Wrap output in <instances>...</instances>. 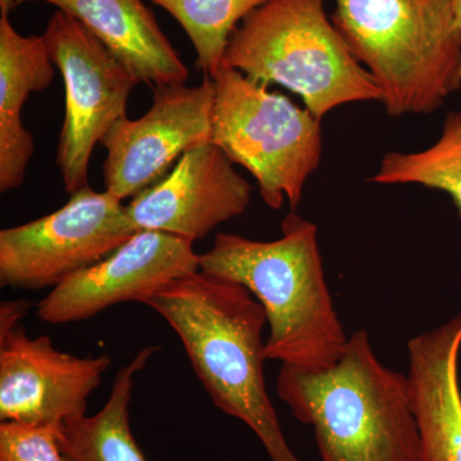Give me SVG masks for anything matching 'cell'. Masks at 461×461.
Listing matches in <instances>:
<instances>
[{
  "instance_id": "20",
  "label": "cell",
  "mask_w": 461,
  "mask_h": 461,
  "mask_svg": "<svg viewBox=\"0 0 461 461\" xmlns=\"http://www.w3.org/2000/svg\"><path fill=\"white\" fill-rule=\"evenodd\" d=\"M32 304L26 299L5 300L0 304V339L7 338L27 317Z\"/></svg>"
},
{
  "instance_id": "12",
  "label": "cell",
  "mask_w": 461,
  "mask_h": 461,
  "mask_svg": "<svg viewBox=\"0 0 461 461\" xmlns=\"http://www.w3.org/2000/svg\"><path fill=\"white\" fill-rule=\"evenodd\" d=\"M251 186L214 142L190 149L154 186L126 205L138 230L195 242L248 211Z\"/></svg>"
},
{
  "instance_id": "11",
  "label": "cell",
  "mask_w": 461,
  "mask_h": 461,
  "mask_svg": "<svg viewBox=\"0 0 461 461\" xmlns=\"http://www.w3.org/2000/svg\"><path fill=\"white\" fill-rule=\"evenodd\" d=\"M111 366L107 354L63 353L50 336L32 338L21 324L0 339V421L58 429L80 420Z\"/></svg>"
},
{
  "instance_id": "4",
  "label": "cell",
  "mask_w": 461,
  "mask_h": 461,
  "mask_svg": "<svg viewBox=\"0 0 461 461\" xmlns=\"http://www.w3.org/2000/svg\"><path fill=\"white\" fill-rule=\"evenodd\" d=\"M333 25L391 117L430 114L461 90L454 0H333Z\"/></svg>"
},
{
  "instance_id": "2",
  "label": "cell",
  "mask_w": 461,
  "mask_h": 461,
  "mask_svg": "<svg viewBox=\"0 0 461 461\" xmlns=\"http://www.w3.org/2000/svg\"><path fill=\"white\" fill-rule=\"evenodd\" d=\"M281 232L273 241L218 233L211 250L200 254L199 271L242 285L262 304L269 326L267 360L326 368L348 338L327 285L318 227L291 211Z\"/></svg>"
},
{
  "instance_id": "1",
  "label": "cell",
  "mask_w": 461,
  "mask_h": 461,
  "mask_svg": "<svg viewBox=\"0 0 461 461\" xmlns=\"http://www.w3.org/2000/svg\"><path fill=\"white\" fill-rule=\"evenodd\" d=\"M180 339L214 405L247 424L271 461H303L291 450L264 377L262 304L236 282L203 272L172 282L142 302Z\"/></svg>"
},
{
  "instance_id": "3",
  "label": "cell",
  "mask_w": 461,
  "mask_h": 461,
  "mask_svg": "<svg viewBox=\"0 0 461 461\" xmlns=\"http://www.w3.org/2000/svg\"><path fill=\"white\" fill-rule=\"evenodd\" d=\"M277 393L313 427L321 461H421L408 375L378 359L366 330L326 368L282 364Z\"/></svg>"
},
{
  "instance_id": "15",
  "label": "cell",
  "mask_w": 461,
  "mask_h": 461,
  "mask_svg": "<svg viewBox=\"0 0 461 461\" xmlns=\"http://www.w3.org/2000/svg\"><path fill=\"white\" fill-rule=\"evenodd\" d=\"M54 63L41 36L17 32L9 16H0V191L25 182L35 149L21 112L32 93L47 89Z\"/></svg>"
},
{
  "instance_id": "10",
  "label": "cell",
  "mask_w": 461,
  "mask_h": 461,
  "mask_svg": "<svg viewBox=\"0 0 461 461\" xmlns=\"http://www.w3.org/2000/svg\"><path fill=\"white\" fill-rule=\"evenodd\" d=\"M194 242L160 230H138L111 256L51 288L36 305L39 320H90L122 303H140L172 282L199 272Z\"/></svg>"
},
{
  "instance_id": "14",
  "label": "cell",
  "mask_w": 461,
  "mask_h": 461,
  "mask_svg": "<svg viewBox=\"0 0 461 461\" xmlns=\"http://www.w3.org/2000/svg\"><path fill=\"white\" fill-rule=\"evenodd\" d=\"M54 5L81 23L140 84H186L189 69L142 0H21Z\"/></svg>"
},
{
  "instance_id": "5",
  "label": "cell",
  "mask_w": 461,
  "mask_h": 461,
  "mask_svg": "<svg viewBox=\"0 0 461 461\" xmlns=\"http://www.w3.org/2000/svg\"><path fill=\"white\" fill-rule=\"evenodd\" d=\"M224 65L249 80L281 85L323 120L333 109L382 102L369 72L326 14V0H268L230 36Z\"/></svg>"
},
{
  "instance_id": "19",
  "label": "cell",
  "mask_w": 461,
  "mask_h": 461,
  "mask_svg": "<svg viewBox=\"0 0 461 461\" xmlns=\"http://www.w3.org/2000/svg\"><path fill=\"white\" fill-rule=\"evenodd\" d=\"M57 429L0 421V461H66Z\"/></svg>"
},
{
  "instance_id": "21",
  "label": "cell",
  "mask_w": 461,
  "mask_h": 461,
  "mask_svg": "<svg viewBox=\"0 0 461 461\" xmlns=\"http://www.w3.org/2000/svg\"><path fill=\"white\" fill-rule=\"evenodd\" d=\"M17 5V0H0V14L9 16L14 7Z\"/></svg>"
},
{
  "instance_id": "8",
  "label": "cell",
  "mask_w": 461,
  "mask_h": 461,
  "mask_svg": "<svg viewBox=\"0 0 461 461\" xmlns=\"http://www.w3.org/2000/svg\"><path fill=\"white\" fill-rule=\"evenodd\" d=\"M136 232L122 200L86 187L53 213L0 230V286L57 287L111 256Z\"/></svg>"
},
{
  "instance_id": "9",
  "label": "cell",
  "mask_w": 461,
  "mask_h": 461,
  "mask_svg": "<svg viewBox=\"0 0 461 461\" xmlns=\"http://www.w3.org/2000/svg\"><path fill=\"white\" fill-rule=\"evenodd\" d=\"M153 90L147 113L139 120L118 121L100 142L107 151L105 191L122 202L158 184L187 150L212 141L213 78L205 76L196 86L168 85Z\"/></svg>"
},
{
  "instance_id": "13",
  "label": "cell",
  "mask_w": 461,
  "mask_h": 461,
  "mask_svg": "<svg viewBox=\"0 0 461 461\" xmlns=\"http://www.w3.org/2000/svg\"><path fill=\"white\" fill-rule=\"evenodd\" d=\"M461 314L409 339L408 378L421 461H461Z\"/></svg>"
},
{
  "instance_id": "18",
  "label": "cell",
  "mask_w": 461,
  "mask_h": 461,
  "mask_svg": "<svg viewBox=\"0 0 461 461\" xmlns=\"http://www.w3.org/2000/svg\"><path fill=\"white\" fill-rule=\"evenodd\" d=\"M185 30L196 53V67L214 78L223 65L230 36L268 0H151Z\"/></svg>"
},
{
  "instance_id": "7",
  "label": "cell",
  "mask_w": 461,
  "mask_h": 461,
  "mask_svg": "<svg viewBox=\"0 0 461 461\" xmlns=\"http://www.w3.org/2000/svg\"><path fill=\"white\" fill-rule=\"evenodd\" d=\"M54 66L65 84V120L56 163L68 195L89 187L95 145L127 117L132 90L140 84L76 18L54 12L42 33Z\"/></svg>"
},
{
  "instance_id": "17",
  "label": "cell",
  "mask_w": 461,
  "mask_h": 461,
  "mask_svg": "<svg viewBox=\"0 0 461 461\" xmlns=\"http://www.w3.org/2000/svg\"><path fill=\"white\" fill-rule=\"evenodd\" d=\"M379 185H420L442 191L461 217V111L446 114L441 135L420 151H390L369 178Z\"/></svg>"
},
{
  "instance_id": "16",
  "label": "cell",
  "mask_w": 461,
  "mask_h": 461,
  "mask_svg": "<svg viewBox=\"0 0 461 461\" xmlns=\"http://www.w3.org/2000/svg\"><path fill=\"white\" fill-rule=\"evenodd\" d=\"M158 351L159 346H147L118 371L111 395L96 414L58 427V444L66 461H148L132 435L130 403L136 375Z\"/></svg>"
},
{
  "instance_id": "6",
  "label": "cell",
  "mask_w": 461,
  "mask_h": 461,
  "mask_svg": "<svg viewBox=\"0 0 461 461\" xmlns=\"http://www.w3.org/2000/svg\"><path fill=\"white\" fill-rule=\"evenodd\" d=\"M213 81L212 142L254 176L264 204L295 212L321 165V120L224 63Z\"/></svg>"
},
{
  "instance_id": "22",
  "label": "cell",
  "mask_w": 461,
  "mask_h": 461,
  "mask_svg": "<svg viewBox=\"0 0 461 461\" xmlns=\"http://www.w3.org/2000/svg\"><path fill=\"white\" fill-rule=\"evenodd\" d=\"M455 14H456L457 25L461 29V0H454Z\"/></svg>"
}]
</instances>
